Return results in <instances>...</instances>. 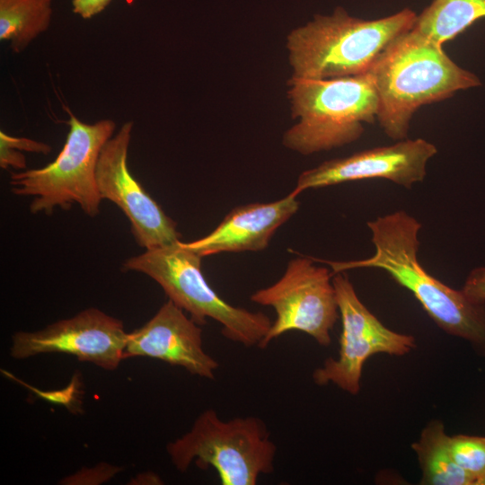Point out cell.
<instances>
[{"instance_id":"6da1fadb","label":"cell","mask_w":485,"mask_h":485,"mask_svg":"<svg viewBox=\"0 0 485 485\" xmlns=\"http://www.w3.org/2000/svg\"><path fill=\"white\" fill-rule=\"evenodd\" d=\"M367 226L375 253L356 260H324L332 273L362 268L385 271L414 295L442 331L468 341L485 357V304L472 301L462 289L448 287L422 267L418 259L420 223L400 210L371 220Z\"/></svg>"},{"instance_id":"7a4b0ae2","label":"cell","mask_w":485,"mask_h":485,"mask_svg":"<svg viewBox=\"0 0 485 485\" xmlns=\"http://www.w3.org/2000/svg\"><path fill=\"white\" fill-rule=\"evenodd\" d=\"M378 97L376 119L390 138H407L413 114L423 105L481 85L443 46L411 29L394 39L368 71Z\"/></svg>"},{"instance_id":"3957f363","label":"cell","mask_w":485,"mask_h":485,"mask_svg":"<svg viewBox=\"0 0 485 485\" xmlns=\"http://www.w3.org/2000/svg\"><path fill=\"white\" fill-rule=\"evenodd\" d=\"M417 15L404 8L365 20L342 7L331 15H315L287 35L292 76L327 79L366 74L394 39L413 28Z\"/></svg>"},{"instance_id":"277c9868","label":"cell","mask_w":485,"mask_h":485,"mask_svg":"<svg viewBox=\"0 0 485 485\" xmlns=\"http://www.w3.org/2000/svg\"><path fill=\"white\" fill-rule=\"evenodd\" d=\"M287 97L297 122L283 136V145L304 155L357 141L365 124L375 122L378 97L369 72L327 79L291 76Z\"/></svg>"},{"instance_id":"5b68a950","label":"cell","mask_w":485,"mask_h":485,"mask_svg":"<svg viewBox=\"0 0 485 485\" xmlns=\"http://www.w3.org/2000/svg\"><path fill=\"white\" fill-rule=\"evenodd\" d=\"M201 259L178 241L130 257L122 268L150 277L169 300L190 313L198 325L207 319L215 320L222 325L226 339L248 348L260 347L272 322L261 312H251L224 300L204 277Z\"/></svg>"},{"instance_id":"8992f818","label":"cell","mask_w":485,"mask_h":485,"mask_svg":"<svg viewBox=\"0 0 485 485\" xmlns=\"http://www.w3.org/2000/svg\"><path fill=\"white\" fill-rule=\"evenodd\" d=\"M68 132L56 159L40 169L13 172L11 190L31 197V214L51 215L56 208L69 209L77 204L87 216L100 213L101 197L96 182L101 151L113 137L116 123L110 119L93 124L82 122L67 108Z\"/></svg>"},{"instance_id":"52a82bcc","label":"cell","mask_w":485,"mask_h":485,"mask_svg":"<svg viewBox=\"0 0 485 485\" xmlns=\"http://www.w3.org/2000/svg\"><path fill=\"white\" fill-rule=\"evenodd\" d=\"M166 450L181 472L194 463L200 469L213 468L222 485H255L260 475L273 472L277 445L260 419L248 416L225 421L207 409Z\"/></svg>"},{"instance_id":"ba28073f","label":"cell","mask_w":485,"mask_h":485,"mask_svg":"<svg viewBox=\"0 0 485 485\" xmlns=\"http://www.w3.org/2000/svg\"><path fill=\"white\" fill-rule=\"evenodd\" d=\"M332 274L315 265L313 258L297 257L276 283L251 295L253 303L270 306L276 313L260 348L288 331L304 332L322 347L331 345L340 316Z\"/></svg>"},{"instance_id":"9c48e42d","label":"cell","mask_w":485,"mask_h":485,"mask_svg":"<svg viewBox=\"0 0 485 485\" xmlns=\"http://www.w3.org/2000/svg\"><path fill=\"white\" fill-rule=\"evenodd\" d=\"M332 282L341 319L339 354L337 357H328L317 367L313 380L318 385L333 384L357 395L361 387L363 366L371 356L406 355L416 348V340L412 335L384 326L361 302L345 272L334 274Z\"/></svg>"},{"instance_id":"30bf717a","label":"cell","mask_w":485,"mask_h":485,"mask_svg":"<svg viewBox=\"0 0 485 485\" xmlns=\"http://www.w3.org/2000/svg\"><path fill=\"white\" fill-rule=\"evenodd\" d=\"M127 336L120 320L90 307L39 331H16L10 356L25 359L40 354H68L110 371L124 359Z\"/></svg>"},{"instance_id":"8fae6325","label":"cell","mask_w":485,"mask_h":485,"mask_svg":"<svg viewBox=\"0 0 485 485\" xmlns=\"http://www.w3.org/2000/svg\"><path fill=\"white\" fill-rule=\"evenodd\" d=\"M133 121L125 122L103 146L96 167V182L102 199L119 207L130 223L131 233L146 250L181 241L177 223L131 174L128 153Z\"/></svg>"},{"instance_id":"7c38bea8","label":"cell","mask_w":485,"mask_h":485,"mask_svg":"<svg viewBox=\"0 0 485 485\" xmlns=\"http://www.w3.org/2000/svg\"><path fill=\"white\" fill-rule=\"evenodd\" d=\"M436 153V146L423 138L363 150L305 170L291 193L298 196L309 189L368 179H384L409 189L424 180L428 162Z\"/></svg>"},{"instance_id":"4fadbf2b","label":"cell","mask_w":485,"mask_h":485,"mask_svg":"<svg viewBox=\"0 0 485 485\" xmlns=\"http://www.w3.org/2000/svg\"><path fill=\"white\" fill-rule=\"evenodd\" d=\"M134 357L155 358L211 380L219 366L203 348L200 325L171 300L144 325L128 332L124 359Z\"/></svg>"},{"instance_id":"5bb4252c","label":"cell","mask_w":485,"mask_h":485,"mask_svg":"<svg viewBox=\"0 0 485 485\" xmlns=\"http://www.w3.org/2000/svg\"><path fill=\"white\" fill-rule=\"evenodd\" d=\"M299 206L297 196L291 192L273 202L239 206L233 208L210 234L192 242H181L202 258L222 252L262 251Z\"/></svg>"},{"instance_id":"9a60e30c","label":"cell","mask_w":485,"mask_h":485,"mask_svg":"<svg viewBox=\"0 0 485 485\" xmlns=\"http://www.w3.org/2000/svg\"><path fill=\"white\" fill-rule=\"evenodd\" d=\"M445 424L433 419L411 444L421 471L422 485H481L479 477L467 472L453 459L447 447Z\"/></svg>"},{"instance_id":"2e32d148","label":"cell","mask_w":485,"mask_h":485,"mask_svg":"<svg viewBox=\"0 0 485 485\" xmlns=\"http://www.w3.org/2000/svg\"><path fill=\"white\" fill-rule=\"evenodd\" d=\"M485 18V0H433L417 15L413 30L439 45Z\"/></svg>"},{"instance_id":"e0dca14e","label":"cell","mask_w":485,"mask_h":485,"mask_svg":"<svg viewBox=\"0 0 485 485\" xmlns=\"http://www.w3.org/2000/svg\"><path fill=\"white\" fill-rule=\"evenodd\" d=\"M53 0H0V40L14 54L45 32L50 24Z\"/></svg>"},{"instance_id":"ac0fdd59","label":"cell","mask_w":485,"mask_h":485,"mask_svg":"<svg viewBox=\"0 0 485 485\" xmlns=\"http://www.w3.org/2000/svg\"><path fill=\"white\" fill-rule=\"evenodd\" d=\"M2 372L4 374V375L13 379L14 381H17V383L27 387L30 391L36 393L38 397L45 401H50L51 403L61 404L74 413L81 411L82 384L79 378V375H75L70 384L61 390L42 391L32 387L26 383L22 382V380L16 378L13 374L8 373L5 370Z\"/></svg>"},{"instance_id":"d6986e66","label":"cell","mask_w":485,"mask_h":485,"mask_svg":"<svg viewBox=\"0 0 485 485\" xmlns=\"http://www.w3.org/2000/svg\"><path fill=\"white\" fill-rule=\"evenodd\" d=\"M0 145L6 146L30 153L48 154L51 152V146L46 143L36 141L28 137H13L0 131Z\"/></svg>"},{"instance_id":"ffe728a7","label":"cell","mask_w":485,"mask_h":485,"mask_svg":"<svg viewBox=\"0 0 485 485\" xmlns=\"http://www.w3.org/2000/svg\"><path fill=\"white\" fill-rule=\"evenodd\" d=\"M462 291L472 301L485 304V267L476 268L470 272Z\"/></svg>"},{"instance_id":"44dd1931","label":"cell","mask_w":485,"mask_h":485,"mask_svg":"<svg viewBox=\"0 0 485 485\" xmlns=\"http://www.w3.org/2000/svg\"><path fill=\"white\" fill-rule=\"evenodd\" d=\"M0 167L4 170L8 168L16 171L26 170V157L17 149L0 145Z\"/></svg>"},{"instance_id":"7402d4cb","label":"cell","mask_w":485,"mask_h":485,"mask_svg":"<svg viewBox=\"0 0 485 485\" xmlns=\"http://www.w3.org/2000/svg\"><path fill=\"white\" fill-rule=\"evenodd\" d=\"M111 0H72L73 12L83 19H91L102 12Z\"/></svg>"}]
</instances>
